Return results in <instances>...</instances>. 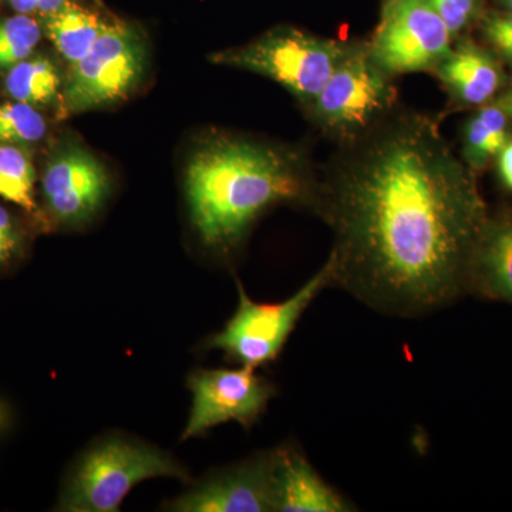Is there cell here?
<instances>
[{"label": "cell", "instance_id": "4", "mask_svg": "<svg viewBox=\"0 0 512 512\" xmlns=\"http://www.w3.org/2000/svg\"><path fill=\"white\" fill-rule=\"evenodd\" d=\"M154 477L188 480V471L161 448L126 437H106L96 441L74 463L64 484L59 510L119 511L137 484Z\"/></svg>", "mask_w": 512, "mask_h": 512}, {"label": "cell", "instance_id": "17", "mask_svg": "<svg viewBox=\"0 0 512 512\" xmlns=\"http://www.w3.org/2000/svg\"><path fill=\"white\" fill-rule=\"evenodd\" d=\"M62 79L55 64L46 57H28L10 67L5 89L13 100L28 104H47L59 94Z\"/></svg>", "mask_w": 512, "mask_h": 512}, {"label": "cell", "instance_id": "3", "mask_svg": "<svg viewBox=\"0 0 512 512\" xmlns=\"http://www.w3.org/2000/svg\"><path fill=\"white\" fill-rule=\"evenodd\" d=\"M394 80L373 60L367 40H352L342 62L303 113L320 136L336 147L345 146L365 137L399 109Z\"/></svg>", "mask_w": 512, "mask_h": 512}, {"label": "cell", "instance_id": "1", "mask_svg": "<svg viewBox=\"0 0 512 512\" xmlns=\"http://www.w3.org/2000/svg\"><path fill=\"white\" fill-rule=\"evenodd\" d=\"M313 214L332 232V286L396 318L429 315L468 292L490 215L439 121L404 107L319 165Z\"/></svg>", "mask_w": 512, "mask_h": 512}, {"label": "cell", "instance_id": "24", "mask_svg": "<svg viewBox=\"0 0 512 512\" xmlns=\"http://www.w3.org/2000/svg\"><path fill=\"white\" fill-rule=\"evenodd\" d=\"M495 163H497L498 177H500L501 184L507 190L512 191V136L495 158Z\"/></svg>", "mask_w": 512, "mask_h": 512}, {"label": "cell", "instance_id": "2", "mask_svg": "<svg viewBox=\"0 0 512 512\" xmlns=\"http://www.w3.org/2000/svg\"><path fill=\"white\" fill-rule=\"evenodd\" d=\"M319 165L296 144L220 134L191 157L185 171L190 220L202 247L221 259L244 245L256 221L278 205L313 212Z\"/></svg>", "mask_w": 512, "mask_h": 512}, {"label": "cell", "instance_id": "6", "mask_svg": "<svg viewBox=\"0 0 512 512\" xmlns=\"http://www.w3.org/2000/svg\"><path fill=\"white\" fill-rule=\"evenodd\" d=\"M332 285L329 258L291 298L279 303L255 302L238 284L237 311L220 332L205 340L204 349L221 350L229 362L249 369L268 365L285 348L306 309Z\"/></svg>", "mask_w": 512, "mask_h": 512}, {"label": "cell", "instance_id": "9", "mask_svg": "<svg viewBox=\"0 0 512 512\" xmlns=\"http://www.w3.org/2000/svg\"><path fill=\"white\" fill-rule=\"evenodd\" d=\"M192 394L190 417L181 440L194 439L227 421H237L251 429L261 419L274 384L258 376L255 369H200L188 377Z\"/></svg>", "mask_w": 512, "mask_h": 512}, {"label": "cell", "instance_id": "10", "mask_svg": "<svg viewBox=\"0 0 512 512\" xmlns=\"http://www.w3.org/2000/svg\"><path fill=\"white\" fill-rule=\"evenodd\" d=\"M110 175L86 148L63 147L46 165L42 180L46 210L56 224L79 228L93 220L109 197Z\"/></svg>", "mask_w": 512, "mask_h": 512}, {"label": "cell", "instance_id": "12", "mask_svg": "<svg viewBox=\"0 0 512 512\" xmlns=\"http://www.w3.org/2000/svg\"><path fill=\"white\" fill-rule=\"evenodd\" d=\"M431 74L439 80L454 110H476L497 100L510 80L503 60L467 35L458 37Z\"/></svg>", "mask_w": 512, "mask_h": 512}, {"label": "cell", "instance_id": "8", "mask_svg": "<svg viewBox=\"0 0 512 512\" xmlns=\"http://www.w3.org/2000/svg\"><path fill=\"white\" fill-rule=\"evenodd\" d=\"M454 40L430 0H390L367 39L370 55L393 79L433 73L453 49Z\"/></svg>", "mask_w": 512, "mask_h": 512}, {"label": "cell", "instance_id": "20", "mask_svg": "<svg viewBox=\"0 0 512 512\" xmlns=\"http://www.w3.org/2000/svg\"><path fill=\"white\" fill-rule=\"evenodd\" d=\"M45 117L32 106L22 101H9L0 104V143H37L46 136Z\"/></svg>", "mask_w": 512, "mask_h": 512}, {"label": "cell", "instance_id": "11", "mask_svg": "<svg viewBox=\"0 0 512 512\" xmlns=\"http://www.w3.org/2000/svg\"><path fill=\"white\" fill-rule=\"evenodd\" d=\"M178 512L275 511L274 450L225 468L164 505Z\"/></svg>", "mask_w": 512, "mask_h": 512}, {"label": "cell", "instance_id": "18", "mask_svg": "<svg viewBox=\"0 0 512 512\" xmlns=\"http://www.w3.org/2000/svg\"><path fill=\"white\" fill-rule=\"evenodd\" d=\"M36 170L32 158L16 144L0 143V198L35 214Z\"/></svg>", "mask_w": 512, "mask_h": 512}, {"label": "cell", "instance_id": "25", "mask_svg": "<svg viewBox=\"0 0 512 512\" xmlns=\"http://www.w3.org/2000/svg\"><path fill=\"white\" fill-rule=\"evenodd\" d=\"M10 6L19 15H32L39 10L42 0H9Z\"/></svg>", "mask_w": 512, "mask_h": 512}, {"label": "cell", "instance_id": "13", "mask_svg": "<svg viewBox=\"0 0 512 512\" xmlns=\"http://www.w3.org/2000/svg\"><path fill=\"white\" fill-rule=\"evenodd\" d=\"M275 512H349L355 505L326 483L299 448H274Z\"/></svg>", "mask_w": 512, "mask_h": 512}, {"label": "cell", "instance_id": "14", "mask_svg": "<svg viewBox=\"0 0 512 512\" xmlns=\"http://www.w3.org/2000/svg\"><path fill=\"white\" fill-rule=\"evenodd\" d=\"M468 292L512 305V212L488 215L471 256Z\"/></svg>", "mask_w": 512, "mask_h": 512}, {"label": "cell", "instance_id": "16", "mask_svg": "<svg viewBox=\"0 0 512 512\" xmlns=\"http://www.w3.org/2000/svg\"><path fill=\"white\" fill-rule=\"evenodd\" d=\"M106 23L90 10L67 2L62 9L45 16V29L60 55L76 64L92 50Z\"/></svg>", "mask_w": 512, "mask_h": 512}, {"label": "cell", "instance_id": "26", "mask_svg": "<svg viewBox=\"0 0 512 512\" xmlns=\"http://www.w3.org/2000/svg\"><path fill=\"white\" fill-rule=\"evenodd\" d=\"M495 101L503 107L505 113L510 116L512 121V76L510 77V80H508V84L507 87H505L504 92L501 93Z\"/></svg>", "mask_w": 512, "mask_h": 512}, {"label": "cell", "instance_id": "21", "mask_svg": "<svg viewBox=\"0 0 512 512\" xmlns=\"http://www.w3.org/2000/svg\"><path fill=\"white\" fill-rule=\"evenodd\" d=\"M454 40L466 36L487 12L488 0H430Z\"/></svg>", "mask_w": 512, "mask_h": 512}, {"label": "cell", "instance_id": "22", "mask_svg": "<svg viewBox=\"0 0 512 512\" xmlns=\"http://www.w3.org/2000/svg\"><path fill=\"white\" fill-rule=\"evenodd\" d=\"M485 46L512 66V12L504 9H487L478 23Z\"/></svg>", "mask_w": 512, "mask_h": 512}, {"label": "cell", "instance_id": "15", "mask_svg": "<svg viewBox=\"0 0 512 512\" xmlns=\"http://www.w3.org/2000/svg\"><path fill=\"white\" fill-rule=\"evenodd\" d=\"M512 136V121L497 101L485 104L461 127V160L473 173H481L495 163Z\"/></svg>", "mask_w": 512, "mask_h": 512}, {"label": "cell", "instance_id": "28", "mask_svg": "<svg viewBox=\"0 0 512 512\" xmlns=\"http://www.w3.org/2000/svg\"><path fill=\"white\" fill-rule=\"evenodd\" d=\"M387 2H390V0H382V5H383V3H387Z\"/></svg>", "mask_w": 512, "mask_h": 512}, {"label": "cell", "instance_id": "23", "mask_svg": "<svg viewBox=\"0 0 512 512\" xmlns=\"http://www.w3.org/2000/svg\"><path fill=\"white\" fill-rule=\"evenodd\" d=\"M25 237L12 212L0 205V268H6L22 255Z\"/></svg>", "mask_w": 512, "mask_h": 512}, {"label": "cell", "instance_id": "7", "mask_svg": "<svg viewBox=\"0 0 512 512\" xmlns=\"http://www.w3.org/2000/svg\"><path fill=\"white\" fill-rule=\"evenodd\" d=\"M143 37L127 23H106L92 50L72 72L63 90L64 114L83 113L123 100L146 72Z\"/></svg>", "mask_w": 512, "mask_h": 512}, {"label": "cell", "instance_id": "27", "mask_svg": "<svg viewBox=\"0 0 512 512\" xmlns=\"http://www.w3.org/2000/svg\"><path fill=\"white\" fill-rule=\"evenodd\" d=\"M495 5L498 9L508 10L512 12V0H494Z\"/></svg>", "mask_w": 512, "mask_h": 512}, {"label": "cell", "instance_id": "5", "mask_svg": "<svg viewBox=\"0 0 512 512\" xmlns=\"http://www.w3.org/2000/svg\"><path fill=\"white\" fill-rule=\"evenodd\" d=\"M350 43L352 40L319 36L295 26H276L247 45L214 53L210 60L274 80L303 110L328 82Z\"/></svg>", "mask_w": 512, "mask_h": 512}, {"label": "cell", "instance_id": "19", "mask_svg": "<svg viewBox=\"0 0 512 512\" xmlns=\"http://www.w3.org/2000/svg\"><path fill=\"white\" fill-rule=\"evenodd\" d=\"M42 39V29L28 15L0 20V69H10L28 59Z\"/></svg>", "mask_w": 512, "mask_h": 512}]
</instances>
